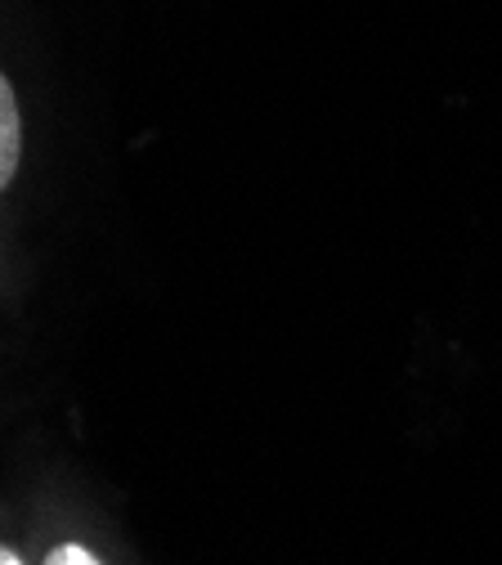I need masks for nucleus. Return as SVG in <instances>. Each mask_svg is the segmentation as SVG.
Returning a JSON list of instances; mask_svg holds the SVG:
<instances>
[{"mask_svg":"<svg viewBox=\"0 0 502 565\" xmlns=\"http://www.w3.org/2000/svg\"><path fill=\"white\" fill-rule=\"evenodd\" d=\"M19 167H23V108H19L14 82L0 67V193L14 184Z\"/></svg>","mask_w":502,"mask_h":565,"instance_id":"f257e3e1","label":"nucleus"},{"mask_svg":"<svg viewBox=\"0 0 502 565\" xmlns=\"http://www.w3.org/2000/svg\"><path fill=\"white\" fill-rule=\"evenodd\" d=\"M41 565H104L86 543H77V539H63V543H54L50 552H45V561Z\"/></svg>","mask_w":502,"mask_h":565,"instance_id":"f03ea898","label":"nucleus"},{"mask_svg":"<svg viewBox=\"0 0 502 565\" xmlns=\"http://www.w3.org/2000/svg\"><path fill=\"white\" fill-rule=\"evenodd\" d=\"M0 565H28V561H23V556H19L10 543H0Z\"/></svg>","mask_w":502,"mask_h":565,"instance_id":"7ed1b4c3","label":"nucleus"}]
</instances>
